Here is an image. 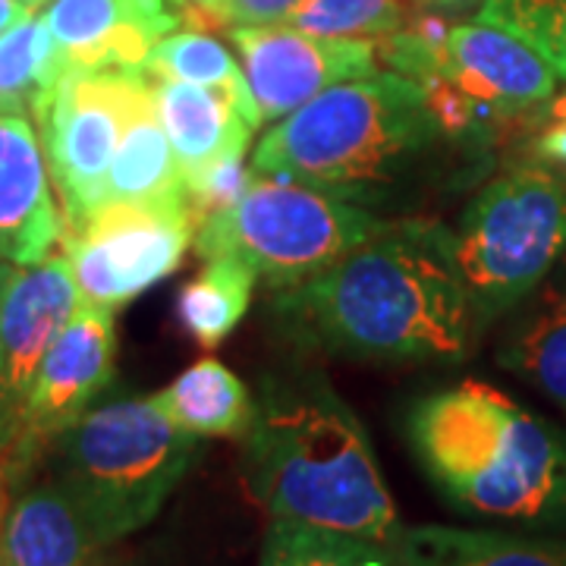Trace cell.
Returning <instances> with one entry per match:
<instances>
[{"mask_svg":"<svg viewBox=\"0 0 566 566\" xmlns=\"http://www.w3.org/2000/svg\"><path fill=\"white\" fill-rule=\"evenodd\" d=\"M82 296L66 255L13 268L0 296V469L17 482L32 465L22 460V416L48 349L80 312Z\"/></svg>","mask_w":566,"mask_h":566,"instance_id":"obj_10","label":"cell"},{"mask_svg":"<svg viewBox=\"0 0 566 566\" xmlns=\"http://www.w3.org/2000/svg\"><path fill=\"white\" fill-rule=\"evenodd\" d=\"M107 545L70 491L51 479L13 497L3 526V566H104Z\"/></svg>","mask_w":566,"mask_h":566,"instance_id":"obj_16","label":"cell"},{"mask_svg":"<svg viewBox=\"0 0 566 566\" xmlns=\"http://www.w3.org/2000/svg\"><path fill=\"white\" fill-rule=\"evenodd\" d=\"M497 363L566 412V303L538 290L535 303L506 331Z\"/></svg>","mask_w":566,"mask_h":566,"instance_id":"obj_23","label":"cell"},{"mask_svg":"<svg viewBox=\"0 0 566 566\" xmlns=\"http://www.w3.org/2000/svg\"><path fill=\"white\" fill-rule=\"evenodd\" d=\"M438 76L453 82L485 123L542 107L560 80L538 48L485 20L450 25Z\"/></svg>","mask_w":566,"mask_h":566,"instance_id":"obj_13","label":"cell"},{"mask_svg":"<svg viewBox=\"0 0 566 566\" xmlns=\"http://www.w3.org/2000/svg\"><path fill=\"white\" fill-rule=\"evenodd\" d=\"M182 7V20H192L199 22L196 29H202L205 25V13L214 7V0H180Z\"/></svg>","mask_w":566,"mask_h":566,"instance_id":"obj_34","label":"cell"},{"mask_svg":"<svg viewBox=\"0 0 566 566\" xmlns=\"http://www.w3.org/2000/svg\"><path fill=\"white\" fill-rule=\"evenodd\" d=\"M403 22V0H300L283 25L327 39H385Z\"/></svg>","mask_w":566,"mask_h":566,"instance_id":"obj_26","label":"cell"},{"mask_svg":"<svg viewBox=\"0 0 566 566\" xmlns=\"http://www.w3.org/2000/svg\"><path fill=\"white\" fill-rule=\"evenodd\" d=\"M151 92L145 70H66L48 111L41 136L48 167L61 192L63 223L104 205L107 170L123 126Z\"/></svg>","mask_w":566,"mask_h":566,"instance_id":"obj_9","label":"cell"},{"mask_svg":"<svg viewBox=\"0 0 566 566\" xmlns=\"http://www.w3.org/2000/svg\"><path fill=\"white\" fill-rule=\"evenodd\" d=\"M117 334L111 305H80L48 349L22 416V460L35 469L48 447L92 409L114 378Z\"/></svg>","mask_w":566,"mask_h":566,"instance_id":"obj_12","label":"cell"},{"mask_svg":"<svg viewBox=\"0 0 566 566\" xmlns=\"http://www.w3.org/2000/svg\"><path fill=\"white\" fill-rule=\"evenodd\" d=\"M63 73L66 61L41 13L0 32V114L29 111L39 123Z\"/></svg>","mask_w":566,"mask_h":566,"instance_id":"obj_21","label":"cell"},{"mask_svg":"<svg viewBox=\"0 0 566 566\" xmlns=\"http://www.w3.org/2000/svg\"><path fill=\"white\" fill-rule=\"evenodd\" d=\"M199 441L164 412L155 394L117 400L88 409L51 444L54 479L114 547L161 513L196 463Z\"/></svg>","mask_w":566,"mask_h":566,"instance_id":"obj_5","label":"cell"},{"mask_svg":"<svg viewBox=\"0 0 566 566\" xmlns=\"http://www.w3.org/2000/svg\"><path fill=\"white\" fill-rule=\"evenodd\" d=\"M161 409L196 438H240L255 416V397L218 359H199L155 394Z\"/></svg>","mask_w":566,"mask_h":566,"instance_id":"obj_20","label":"cell"},{"mask_svg":"<svg viewBox=\"0 0 566 566\" xmlns=\"http://www.w3.org/2000/svg\"><path fill=\"white\" fill-rule=\"evenodd\" d=\"M387 223L365 205L252 170L243 196L199 223L192 243L205 262L233 259L271 290H290L375 240Z\"/></svg>","mask_w":566,"mask_h":566,"instance_id":"obj_6","label":"cell"},{"mask_svg":"<svg viewBox=\"0 0 566 566\" xmlns=\"http://www.w3.org/2000/svg\"><path fill=\"white\" fill-rule=\"evenodd\" d=\"M41 17L66 70H142L186 22L180 0H48Z\"/></svg>","mask_w":566,"mask_h":566,"instance_id":"obj_14","label":"cell"},{"mask_svg":"<svg viewBox=\"0 0 566 566\" xmlns=\"http://www.w3.org/2000/svg\"><path fill=\"white\" fill-rule=\"evenodd\" d=\"M148 82L182 177L202 170L208 164L249 151L255 129L223 95L192 82L151 80V76Z\"/></svg>","mask_w":566,"mask_h":566,"instance_id":"obj_17","label":"cell"},{"mask_svg":"<svg viewBox=\"0 0 566 566\" xmlns=\"http://www.w3.org/2000/svg\"><path fill=\"white\" fill-rule=\"evenodd\" d=\"M447 139L424 88L394 70L331 85L271 123L252 170L365 205L400 189Z\"/></svg>","mask_w":566,"mask_h":566,"instance_id":"obj_4","label":"cell"},{"mask_svg":"<svg viewBox=\"0 0 566 566\" xmlns=\"http://www.w3.org/2000/svg\"><path fill=\"white\" fill-rule=\"evenodd\" d=\"M61 230L35 126L25 114H0V262H44Z\"/></svg>","mask_w":566,"mask_h":566,"instance_id":"obj_15","label":"cell"},{"mask_svg":"<svg viewBox=\"0 0 566 566\" xmlns=\"http://www.w3.org/2000/svg\"><path fill=\"white\" fill-rule=\"evenodd\" d=\"M535 155L545 164L566 167V120H551V126L535 142Z\"/></svg>","mask_w":566,"mask_h":566,"instance_id":"obj_30","label":"cell"},{"mask_svg":"<svg viewBox=\"0 0 566 566\" xmlns=\"http://www.w3.org/2000/svg\"><path fill=\"white\" fill-rule=\"evenodd\" d=\"M10 274H13V268L0 262V296H3V290H7V281H10Z\"/></svg>","mask_w":566,"mask_h":566,"instance_id":"obj_37","label":"cell"},{"mask_svg":"<svg viewBox=\"0 0 566 566\" xmlns=\"http://www.w3.org/2000/svg\"><path fill=\"white\" fill-rule=\"evenodd\" d=\"M199 223L186 205L104 202L63 223L61 252L85 305L129 303L180 268Z\"/></svg>","mask_w":566,"mask_h":566,"instance_id":"obj_8","label":"cell"},{"mask_svg":"<svg viewBox=\"0 0 566 566\" xmlns=\"http://www.w3.org/2000/svg\"><path fill=\"white\" fill-rule=\"evenodd\" d=\"M259 277L233 259H214L177 293L180 327L205 349L221 346L243 322Z\"/></svg>","mask_w":566,"mask_h":566,"instance_id":"obj_24","label":"cell"},{"mask_svg":"<svg viewBox=\"0 0 566 566\" xmlns=\"http://www.w3.org/2000/svg\"><path fill=\"white\" fill-rule=\"evenodd\" d=\"M542 286H545V290H551V293H554L557 300H564V303H566V255L560 259V262H557V268L551 271V277H547Z\"/></svg>","mask_w":566,"mask_h":566,"instance_id":"obj_35","label":"cell"},{"mask_svg":"<svg viewBox=\"0 0 566 566\" xmlns=\"http://www.w3.org/2000/svg\"><path fill=\"white\" fill-rule=\"evenodd\" d=\"M406 438L428 482L460 513L566 523V434L485 381L424 394Z\"/></svg>","mask_w":566,"mask_h":566,"instance_id":"obj_3","label":"cell"},{"mask_svg":"<svg viewBox=\"0 0 566 566\" xmlns=\"http://www.w3.org/2000/svg\"><path fill=\"white\" fill-rule=\"evenodd\" d=\"M22 3H29V7L35 10V7H41V3H48V0H22Z\"/></svg>","mask_w":566,"mask_h":566,"instance_id":"obj_38","label":"cell"},{"mask_svg":"<svg viewBox=\"0 0 566 566\" xmlns=\"http://www.w3.org/2000/svg\"><path fill=\"white\" fill-rule=\"evenodd\" d=\"M230 41L243 57L245 80L262 120L277 123L331 85L378 73L371 39H327L293 25H233Z\"/></svg>","mask_w":566,"mask_h":566,"instance_id":"obj_11","label":"cell"},{"mask_svg":"<svg viewBox=\"0 0 566 566\" xmlns=\"http://www.w3.org/2000/svg\"><path fill=\"white\" fill-rule=\"evenodd\" d=\"M104 202L186 205L180 161L167 139L151 92L123 126L114 161L107 170Z\"/></svg>","mask_w":566,"mask_h":566,"instance_id":"obj_19","label":"cell"},{"mask_svg":"<svg viewBox=\"0 0 566 566\" xmlns=\"http://www.w3.org/2000/svg\"><path fill=\"white\" fill-rule=\"evenodd\" d=\"M243 475L271 520L397 547L403 523L359 416L318 371L264 375Z\"/></svg>","mask_w":566,"mask_h":566,"instance_id":"obj_2","label":"cell"},{"mask_svg":"<svg viewBox=\"0 0 566 566\" xmlns=\"http://www.w3.org/2000/svg\"><path fill=\"white\" fill-rule=\"evenodd\" d=\"M259 566H403L394 547L356 535L271 520Z\"/></svg>","mask_w":566,"mask_h":566,"instance_id":"obj_25","label":"cell"},{"mask_svg":"<svg viewBox=\"0 0 566 566\" xmlns=\"http://www.w3.org/2000/svg\"><path fill=\"white\" fill-rule=\"evenodd\" d=\"M249 177H252V174H249V167H245V155L223 158V161L208 164L202 170L182 177V186H186V205H189L192 221L202 223L208 221L211 214L230 208V205L243 196Z\"/></svg>","mask_w":566,"mask_h":566,"instance_id":"obj_28","label":"cell"},{"mask_svg":"<svg viewBox=\"0 0 566 566\" xmlns=\"http://www.w3.org/2000/svg\"><path fill=\"white\" fill-rule=\"evenodd\" d=\"M479 331L542 290L566 255V177L520 164L491 180L450 230Z\"/></svg>","mask_w":566,"mask_h":566,"instance_id":"obj_7","label":"cell"},{"mask_svg":"<svg viewBox=\"0 0 566 566\" xmlns=\"http://www.w3.org/2000/svg\"><path fill=\"white\" fill-rule=\"evenodd\" d=\"M412 3H419L424 10H438V13H463V10L485 3V0H412Z\"/></svg>","mask_w":566,"mask_h":566,"instance_id":"obj_33","label":"cell"},{"mask_svg":"<svg viewBox=\"0 0 566 566\" xmlns=\"http://www.w3.org/2000/svg\"><path fill=\"white\" fill-rule=\"evenodd\" d=\"M303 344L368 363H460L479 331L438 221H390L322 274L271 303Z\"/></svg>","mask_w":566,"mask_h":566,"instance_id":"obj_1","label":"cell"},{"mask_svg":"<svg viewBox=\"0 0 566 566\" xmlns=\"http://www.w3.org/2000/svg\"><path fill=\"white\" fill-rule=\"evenodd\" d=\"M394 554L403 566H566V538H526L488 528L403 526Z\"/></svg>","mask_w":566,"mask_h":566,"instance_id":"obj_18","label":"cell"},{"mask_svg":"<svg viewBox=\"0 0 566 566\" xmlns=\"http://www.w3.org/2000/svg\"><path fill=\"white\" fill-rule=\"evenodd\" d=\"M547 117H551V120H566V88L560 95H551V102H547Z\"/></svg>","mask_w":566,"mask_h":566,"instance_id":"obj_36","label":"cell"},{"mask_svg":"<svg viewBox=\"0 0 566 566\" xmlns=\"http://www.w3.org/2000/svg\"><path fill=\"white\" fill-rule=\"evenodd\" d=\"M300 0H214L205 13V25H274L286 20V13Z\"/></svg>","mask_w":566,"mask_h":566,"instance_id":"obj_29","label":"cell"},{"mask_svg":"<svg viewBox=\"0 0 566 566\" xmlns=\"http://www.w3.org/2000/svg\"><path fill=\"white\" fill-rule=\"evenodd\" d=\"M479 20L497 22L526 39L566 80V0H485Z\"/></svg>","mask_w":566,"mask_h":566,"instance_id":"obj_27","label":"cell"},{"mask_svg":"<svg viewBox=\"0 0 566 566\" xmlns=\"http://www.w3.org/2000/svg\"><path fill=\"white\" fill-rule=\"evenodd\" d=\"M29 13H35V10L29 3H22V0H0V32L10 29L13 22L25 20Z\"/></svg>","mask_w":566,"mask_h":566,"instance_id":"obj_32","label":"cell"},{"mask_svg":"<svg viewBox=\"0 0 566 566\" xmlns=\"http://www.w3.org/2000/svg\"><path fill=\"white\" fill-rule=\"evenodd\" d=\"M17 497V482L7 475V469H0V566H3V526H7V510Z\"/></svg>","mask_w":566,"mask_h":566,"instance_id":"obj_31","label":"cell"},{"mask_svg":"<svg viewBox=\"0 0 566 566\" xmlns=\"http://www.w3.org/2000/svg\"><path fill=\"white\" fill-rule=\"evenodd\" d=\"M142 70L151 80L192 82V85H205V88L218 92L252 123V129H259L264 123L262 111L252 98L245 70L223 48V41L208 35L205 29H182V32L177 29L174 35L161 39L151 48Z\"/></svg>","mask_w":566,"mask_h":566,"instance_id":"obj_22","label":"cell"}]
</instances>
